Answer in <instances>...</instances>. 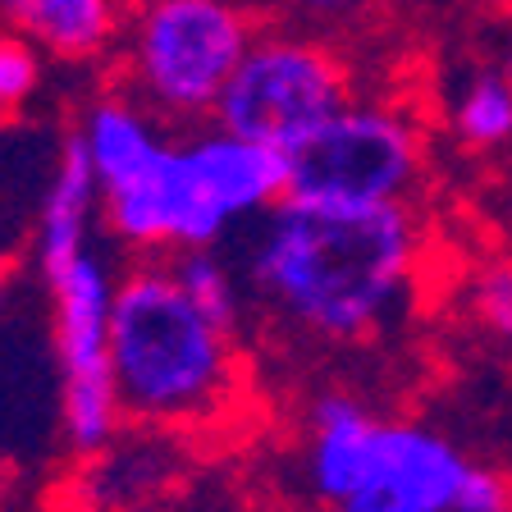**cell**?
<instances>
[{"label": "cell", "instance_id": "cell-1", "mask_svg": "<svg viewBox=\"0 0 512 512\" xmlns=\"http://www.w3.org/2000/svg\"><path fill=\"white\" fill-rule=\"evenodd\" d=\"M238 270L270 325L316 348H362L394 330L421 270L412 202L288 192L252 220Z\"/></svg>", "mask_w": 512, "mask_h": 512}, {"label": "cell", "instance_id": "cell-2", "mask_svg": "<svg viewBox=\"0 0 512 512\" xmlns=\"http://www.w3.org/2000/svg\"><path fill=\"white\" fill-rule=\"evenodd\" d=\"M110 366L128 426L197 430L220 421L243 389L238 334L183 293L170 256H138L115 284Z\"/></svg>", "mask_w": 512, "mask_h": 512}, {"label": "cell", "instance_id": "cell-3", "mask_svg": "<svg viewBox=\"0 0 512 512\" xmlns=\"http://www.w3.org/2000/svg\"><path fill=\"white\" fill-rule=\"evenodd\" d=\"M256 37L247 0H138L119 32V74L165 124H206Z\"/></svg>", "mask_w": 512, "mask_h": 512}, {"label": "cell", "instance_id": "cell-4", "mask_svg": "<svg viewBox=\"0 0 512 512\" xmlns=\"http://www.w3.org/2000/svg\"><path fill=\"white\" fill-rule=\"evenodd\" d=\"M46 311L60 375V444L78 458H96L124 430V407L110 366V311H115V266L101 243L83 247L64 266L46 270Z\"/></svg>", "mask_w": 512, "mask_h": 512}, {"label": "cell", "instance_id": "cell-5", "mask_svg": "<svg viewBox=\"0 0 512 512\" xmlns=\"http://www.w3.org/2000/svg\"><path fill=\"white\" fill-rule=\"evenodd\" d=\"M343 101H352V74L325 37L307 28H256L211 119L293 156Z\"/></svg>", "mask_w": 512, "mask_h": 512}, {"label": "cell", "instance_id": "cell-6", "mask_svg": "<svg viewBox=\"0 0 512 512\" xmlns=\"http://www.w3.org/2000/svg\"><path fill=\"white\" fill-rule=\"evenodd\" d=\"M421 179V124L389 101L352 96L288 156V192L330 202H412Z\"/></svg>", "mask_w": 512, "mask_h": 512}, {"label": "cell", "instance_id": "cell-7", "mask_svg": "<svg viewBox=\"0 0 512 512\" xmlns=\"http://www.w3.org/2000/svg\"><path fill=\"white\" fill-rule=\"evenodd\" d=\"M471 462L444 430L421 421H380L357 490L334 512H458Z\"/></svg>", "mask_w": 512, "mask_h": 512}, {"label": "cell", "instance_id": "cell-8", "mask_svg": "<svg viewBox=\"0 0 512 512\" xmlns=\"http://www.w3.org/2000/svg\"><path fill=\"white\" fill-rule=\"evenodd\" d=\"M380 421L384 416H375L371 403L348 389H325L311 398L307 426H302V490L320 508L334 512L357 490V480L371 462Z\"/></svg>", "mask_w": 512, "mask_h": 512}, {"label": "cell", "instance_id": "cell-9", "mask_svg": "<svg viewBox=\"0 0 512 512\" xmlns=\"http://www.w3.org/2000/svg\"><path fill=\"white\" fill-rule=\"evenodd\" d=\"M96 224H101V183H96L92 160H87L74 124H69L60 138V151H55V170L46 179L37 220H32L37 270L46 275V270L64 266L69 256H78L83 247H92Z\"/></svg>", "mask_w": 512, "mask_h": 512}, {"label": "cell", "instance_id": "cell-10", "mask_svg": "<svg viewBox=\"0 0 512 512\" xmlns=\"http://www.w3.org/2000/svg\"><path fill=\"white\" fill-rule=\"evenodd\" d=\"M128 0H0V23L60 64L101 60L119 42Z\"/></svg>", "mask_w": 512, "mask_h": 512}, {"label": "cell", "instance_id": "cell-11", "mask_svg": "<svg viewBox=\"0 0 512 512\" xmlns=\"http://www.w3.org/2000/svg\"><path fill=\"white\" fill-rule=\"evenodd\" d=\"M444 128L467 156H503L512 147V83L499 64L494 69H471L453 87Z\"/></svg>", "mask_w": 512, "mask_h": 512}, {"label": "cell", "instance_id": "cell-12", "mask_svg": "<svg viewBox=\"0 0 512 512\" xmlns=\"http://www.w3.org/2000/svg\"><path fill=\"white\" fill-rule=\"evenodd\" d=\"M170 266H174V275H179L183 293H188L215 325L243 334L252 293H247V279H243V270H238V261H229L220 247H192V252H174Z\"/></svg>", "mask_w": 512, "mask_h": 512}, {"label": "cell", "instance_id": "cell-13", "mask_svg": "<svg viewBox=\"0 0 512 512\" xmlns=\"http://www.w3.org/2000/svg\"><path fill=\"white\" fill-rule=\"evenodd\" d=\"M46 60L51 55L37 51L28 37L5 32V42H0V119H19L32 106V96L46 83Z\"/></svg>", "mask_w": 512, "mask_h": 512}, {"label": "cell", "instance_id": "cell-14", "mask_svg": "<svg viewBox=\"0 0 512 512\" xmlns=\"http://www.w3.org/2000/svg\"><path fill=\"white\" fill-rule=\"evenodd\" d=\"M471 316L490 339L512 343V252L494 256L471 279Z\"/></svg>", "mask_w": 512, "mask_h": 512}, {"label": "cell", "instance_id": "cell-15", "mask_svg": "<svg viewBox=\"0 0 512 512\" xmlns=\"http://www.w3.org/2000/svg\"><path fill=\"white\" fill-rule=\"evenodd\" d=\"M458 512H512V476L494 462H471L458 494Z\"/></svg>", "mask_w": 512, "mask_h": 512}, {"label": "cell", "instance_id": "cell-16", "mask_svg": "<svg viewBox=\"0 0 512 512\" xmlns=\"http://www.w3.org/2000/svg\"><path fill=\"white\" fill-rule=\"evenodd\" d=\"M275 5H284V10L302 23H334V19L362 14L366 5H375V0H275Z\"/></svg>", "mask_w": 512, "mask_h": 512}, {"label": "cell", "instance_id": "cell-17", "mask_svg": "<svg viewBox=\"0 0 512 512\" xmlns=\"http://www.w3.org/2000/svg\"><path fill=\"white\" fill-rule=\"evenodd\" d=\"M499 69L508 74V83H512V42H508V51H503V60H499Z\"/></svg>", "mask_w": 512, "mask_h": 512}, {"label": "cell", "instance_id": "cell-18", "mask_svg": "<svg viewBox=\"0 0 512 512\" xmlns=\"http://www.w3.org/2000/svg\"><path fill=\"white\" fill-rule=\"evenodd\" d=\"M5 32H10V28H5V23H0V42H5Z\"/></svg>", "mask_w": 512, "mask_h": 512}, {"label": "cell", "instance_id": "cell-19", "mask_svg": "<svg viewBox=\"0 0 512 512\" xmlns=\"http://www.w3.org/2000/svg\"><path fill=\"white\" fill-rule=\"evenodd\" d=\"M508 224H512V215H508Z\"/></svg>", "mask_w": 512, "mask_h": 512}]
</instances>
